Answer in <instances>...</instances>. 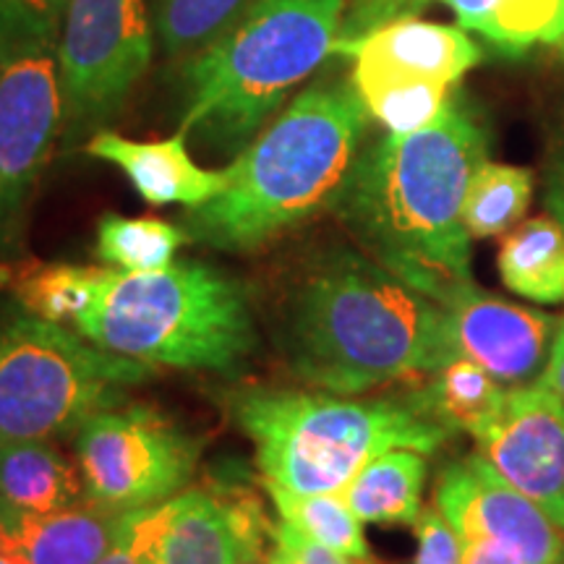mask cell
Returning <instances> with one entry per match:
<instances>
[{
    "label": "cell",
    "instance_id": "obj_9",
    "mask_svg": "<svg viewBox=\"0 0 564 564\" xmlns=\"http://www.w3.org/2000/svg\"><path fill=\"white\" fill-rule=\"evenodd\" d=\"M55 42L0 30V262L19 249L26 207L63 129Z\"/></svg>",
    "mask_w": 564,
    "mask_h": 564
},
{
    "label": "cell",
    "instance_id": "obj_16",
    "mask_svg": "<svg viewBox=\"0 0 564 564\" xmlns=\"http://www.w3.org/2000/svg\"><path fill=\"white\" fill-rule=\"evenodd\" d=\"M333 53L350 55L356 63H369L377 68L426 76L453 87L481 58V51L463 26L434 24L415 17L394 19L364 37L335 42Z\"/></svg>",
    "mask_w": 564,
    "mask_h": 564
},
{
    "label": "cell",
    "instance_id": "obj_39",
    "mask_svg": "<svg viewBox=\"0 0 564 564\" xmlns=\"http://www.w3.org/2000/svg\"><path fill=\"white\" fill-rule=\"evenodd\" d=\"M0 564H21L17 560H9V556H0Z\"/></svg>",
    "mask_w": 564,
    "mask_h": 564
},
{
    "label": "cell",
    "instance_id": "obj_7",
    "mask_svg": "<svg viewBox=\"0 0 564 564\" xmlns=\"http://www.w3.org/2000/svg\"><path fill=\"white\" fill-rule=\"evenodd\" d=\"M158 369L97 348L66 324L0 308V444L76 434L89 415L118 408Z\"/></svg>",
    "mask_w": 564,
    "mask_h": 564
},
{
    "label": "cell",
    "instance_id": "obj_13",
    "mask_svg": "<svg viewBox=\"0 0 564 564\" xmlns=\"http://www.w3.org/2000/svg\"><path fill=\"white\" fill-rule=\"evenodd\" d=\"M444 308L453 322L460 358L478 364L502 384H539L552 356L560 316L499 299L476 282Z\"/></svg>",
    "mask_w": 564,
    "mask_h": 564
},
{
    "label": "cell",
    "instance_id": "obj_10",
    "mask_svg": "<svg viewBox=\"0 0 564 564\" xmlns=\"http://www.w3.org/2000/svg\"><path fill=\"white\" fill-rule=\"evenodd\" d=\"M87 499L116 512L178 497L194 478L202 442L150 405H118L76 429Z\"/></svg>",
    "mask_w": 564,
    "mask_h": 564
},
{
    "label": "cell",
    "instance_id": "obj_40",
    "mask_svg": "<svg viewBox=\"0 0 564 564\" xmlns=\"http://www.w3.org/2000/svg\"><path fill=\"white\" fill-rule=\"evenodd\" d=\"M556 47H560V53L564 55V37H562V42H560V45H556Z\"/></svg>",
    "mask_w": 564,
    "mask_h": 564
},
{
    "label": "cell",
    "instance_id": "obj_21",
    "mask_svg": "<svg viewBox=\"0 0 564 564\" xmlns=\"http://www.w3.org/2000/svg\"><path fill=\"white\" fill-rule=\"evenodd\" d=\"M444 3L460 21L494 42L499 51L520 55L533 45H560L564 37V0H421Z\"/></svg>",
    "mask_w": 564,
    "mask_h": 564
},
{
    "label": "cell",
    "instance_id": "obj_20",
    "mask_svg": "<svg viewBox=\"0 0 564 564\" xmlns=\"http://www.w3.org/2000/svg\"><path fill=\"white\" fill-rule=\"evenodd\" d=\"M426 474V455L392 449L366 465L340 494L361 523L415 525L423 512Z\"/></svg>",
    "mask_w": 564,
    "mask_h": 564
},
{
    "label": "cell",
    "instance_id": "obj_22",
    "mask_svg": "<svg viewBox=\"0 0 564 564\" xmlns=\"http://www.w3.org/2000/svg\"><path fill=\"white\" fill-rule=\"evenodd\" d=\"M497 264L514 295L544 306L564 303V228L554 217H533L507 232Z\"/></svg>",
    "mask_w": 564,
    "mask_h": 564
},
{
    "label": "cell",
    "instance_id": "obj_24",
    "mask_svg": "<svg viewBox=\"0 0 564 564\" xmlns=\"http://www.w3.org/2000/svg\"><path fill=\"white\" fill-rule=\"evenodd\" d=\"M421 390L440 421L447 423L455 434H470L476 442L499 419L507 400L502 382L468 358H457L432 373V382Z\"/></svg>",
    "mask_w": 564,
    "mask_h": 564
},
{
    "label": "cell",
    "instance_id": "obj_34",
    "mask_svg": "<svg viewBox=\"0 0 564 564\" xmlns=\"http://www.w3.org/2000/svg\"><path fill=\"white\" fill-rule=\"evenodd\" d=\"M539 384L546 387V390H552L556 398L564 403V316L560 319V329H556L552 356H549L546 371L541 373Z\"/></svg>",
    "mask_w": 564,
    "mask_h": 564
},
{
    "label": "cell",
    "instance_id": "obj_30",
    "mask_svg": "<svg viewBox=\"0 0 564 564\" xmlns=\"http://www.w3.org/2000/svg\"><path fill=\"white\" fill-rule=\"evenodd\" d=\"M421 9V0H350V6H345L337 42L364 37V34L379 30V26L390 24L394 19L415 17Z\"/></svg>",
    "mask_w": 564,
    "mask_h": 564
},
{
    "label": "cell",
    "instance_id": "obj_26",
    "mask_svg": "<svg viewBox=\"0 0 564 564\" xmlns=\"http://www.w3.org/2000/svg\"><path fill=\"white\" fill-rule=\"evenodd\" d=\"M264 486L280 520L291 523L295 531L306 533L316 544L333 549L350 562L369 560L364 523L345 502L343 494H293L272 484Z\"/></svg>",
    "mask_w": 564,
    "mask_h": 564
},
{
    "label": "cell",
    "instance_id": "obj_27",
    "mask_svg": "<svg viewBox=\"0 0 564 564\" xmlns=\"http://www.w3.org/2000/svg\"><path fill=\"white\" fill-rule=\"evenodd\" d=\"M186 241V230L158 217L105 215L97 225V257L123 272L162 270Z\"/></svg>",
    "mask_w": 564,
    "mask_h": 564
},
{
    "label": "cell",
    "instance_id": "obj_19",
    "mask_svg": "<svg viewBox=\"0 0 564 564\" xmlns=\"http://www.w3.org/2000/svg\"><path fill=\"white\" fill-rule=\"evenodd\" d=\"M108 272L82 264L0 262V288L11 291L30 314L74 329L100 299Z\"/></svg>",
    "mask_w": 564,
    "mask_h": 564
},
{
    "label": "cell",
    "instance_id": "obj_3",
    "mask_svg": "<svg viewBox=\"0 0 564 564\" xmlns=\"http://www.w3.org/2000/svg\"><path fill=\"white\" fill-rule=\"evenodd\" d=\"M369 110L356 87H312L228 165V188L188 209V241L253 251L335 204L358 158Z\"/></svg>",
    "mask_w": 564,
    "mask_h": 564
},
{
    "label": "cell",
    "instance_id": "obj_35",
    "mask_svg": "<svg viewBox=\"0 0 564 564\" xmlns=\"http://www.w3.org/2000/svg\"><path fill=\"white\" fill-rule=\"evenodd\" d=\"M546 207H549V212H552L554 220L562 223V228H564V147L556 152L552 167H549Z\"/></svg>",
    "mask_w": 564,
    "mask_h": 564
},
{
    "label": "cell",
    "instance_id": "obj_5",
    "mask_svg": "<svg viewBox=\"0 0 564 564\" xmlns=\"http://www.w3.org/2000/svg\"><path fill=\"white\" fill-rule=\"evenodd\" d=\"M345 0H257L183 70L181 131L212 154L238 158L285 97L333 53Z\"/></svg>",
    "mask_w": 564,
    "mask_h": 564
},
{
    "label": "cell",
    "instance_id": "obj_2",
    "mask_svg": "<svg viewBox=\"0 0 564 564\" xmlns=\"http://www.w3.org/2000/svg\"><path fill=\"white\" fill-rule=\"evenodd\" d=\"M280 348L301 382L335 394L432 377L460 358L447 308L356 251L327 253L291 288Z\"/></svg>",
    "mask_w": 564,
    "mask_h": 564
},
{
    "label": "cell",
    "instance_id": "obj_41",
    "mask_svg": "<svg viewBox=\"0 0 564 564\" xmlns=\"http://www.w3.org/2000/svg\"><path fill=\"white\" fill-rule=\"evenodd\" d=\"M358 564H371V562H366V560H361V562H358Z\"/></svg>",
    "mask_w": 564,
    "mask_h": 564
},
{
    "label": "cell",
    "instance_id": "obj_32",
    "mask_svg": "<svg viewBox=\"0 0 564 564\" xmlns=\"http://www.w3.org/2000/svg\"><path fill=\"white\" fill-rule=\"evenodd\" d=\"M272 541L285 549V552H291L299 564H350V560H345L343 554L316 544L314 539H308L306 533L295 531V528L291 523H285V520H280V523L274 525Z\"/></svg>",
    "mask_w": 564,
    "mask_h": 564
},
{
    "label": "cell",
    "instance_id": "obj_31",
    "mask_svg": "<svg viewBox=\"0 0 564 564\" xmlns=\"http://www.w3.org/2000/svg\"><path fill=\"white\" fill-rule=\"evenodd\" d=\"M68 0H0V30L42 32L58 37Z\"/></svg>",
    "mask_w": 564,
    "mask_h": 564
},
{
    "label": "cell",
    "instance_id": "obj_36",
    "mask_svg": "<svg viewBox=\"0 0 564 564\" xmlns=\"http://www.w3.org/2000/svg\"><path fill=\"white\" fill-rule=\"evenodd\" d=\"M97 564H139L137 554H133V544H131V528H129V512L121 514V523H118L116 539L105 556Z\"/></svg>",
    "mask_w": 564,
    "mask_h": 564
},
{
    "label": "cell",
    "instance_id": "obj_29",
    "mask_svg": "<svg viewBox=\"0 0 564 564\" xmlns=\"http://www.w3.org/2000/svg\"><path fill=\"white\" fill-rule=\"evenodd\" d=\"M415 539H419V552L413 564H463L465 544L460 533L449 525L440 507L421 512Z\"/></svg>",
    "mask_w": 564,
    "mask_h": 564
},
{
    "label": "cell",
    "instance_id": "obj_37",
    "mask_svg": "<svg viewBox=\"0 0 564 564\" xmlns=\"http://www.w3.org/2000/svg\"><path fill=\"white\" fill-rule=\"evenodd\" d=\"M267 556L270 554L259 552V549H241V552H238L236 564H267Z\"/></svg>",
    "mask_w": 564,
    "mask_h": 564
},
{
    "label": "cell",
    "instance_id": "obj_23",
    "mask_svg": "<svg viewBox=\"0 0 564 564\" xmlns=\"http://www.w3.org/2000/svg\"><path fill=\"white\" fill-rule=\"evenodd\" d=\"M352 87L364 108L390 133H413L434 121L453 100V84L356 63Z\"/></svg>",
    "mask_w": 564,
    "mask_h": 564
},
{
    "label": "cell",
    "instance_id": "obj_6",
    "mask_svg": "<svg viewBox=\"0 0 564 564\" xmlns=\"http://www.w3.org/2000/svg\"><path fill=\"white\" fill-rule=\"evenodd\" d=\"M74 329L97 348L154 369L228 373L257 348L246 285L204 262L110 270L100 299Z\"/></svg>",
    "mask_w": 564,
    "mask_h": 564
},
{
    "label": "cell",
    "instance_id": "obj_1",
    "mask_svg": "<svg viewBox=\"0 0 564 564\" xmlns=\"http://www.w3.org/2000/svg\"><path fill=\"white\" fill-rule=\"evenodd\" d=\"M486 160L489 137L453 97L429 126L358 154L335 209L366 257L447 306L474 285L463 202Z\"/></svg>",
    "mask_w": 564,
    "mask_h": 564
},
{
    "label": "cell",
    "instance_id": "obj_17",
    "mask_svg": "<svg viewBox=\"0 0 564 564\" xmlns=\"http://www.w3.org/2000/svg\"><path fill=\"white\" fill-rule=\"evenodd\" d=\"M121 514L84 499L61 512L24 514L0 502L21 564H97L116 539Z\"/></svg>",
    "mask_w": 564,
    "mask_h": 564
},
{
    "label": "cell",
    "instance_id": "obj_15",
    "mask_svg": "<svg viewBox=\"0 0 564 564\" xmlns=\"http://www.w3.org/2000/svg\"><path fill=\"white\" fill-rule=\"evenodd\" d=\"M87 154L121 167L141 199L154 207L183 204L196 209L220 196L230 183L228 167L207 171L188 154L186 133L171 139L133 141L112 131H100L87 141Z\"/></svg>",
    "mask_w": 564,
    "mask_h": 564
},
{
    "label": "cell",
    "instance_id": "obj_38",
    "mask_svg": "<svg viewBox=\"0 0 564 564\" xmlns=\"http://www.w3.org/2000/svg\"><path fill=\"white\" fill-rule=\"evenodd\" d=\"M267 564H299V562H295V556L291 552H285V549L274 544L270 556H267Z\"/></svg>",
    "mask_w": 564,
    "mask_h": 564
},
{
    "label": "cell",
    "instance_id": "obj_18",
    "mask_svg": "<svg viewBox=\"0 0 564 564\" xmlns=\"http://www.w3.org/2000/svg\"><path fill=\"white\" fill-rule=\"evenodd\" d=\"M87 499L82 474L47 442L0 444V502L24 514L61 512Z\"/></svg>",
    "mask_w": 564,
    "mask_h": 564
},
{
    "label": "cell",
    "instance_id": "obj_12",
    "mask_svg": "<svg viewBox=\"0 0 564 564\" xmlns=\"http://www.w3.org/2000/svg\"><path fill=\"white\" fill-rule=\"evenodd\" d=\"M489 465L564 533V403L541 384L512 387L481 440Z\"/></svg>",
    "mask_w": 564,
    "mask_h": 564
},
{
    "label": "cell",
    "instance_id": "obj_8",
    "mask_svg": "<svg viewBox=\"0 0 564 564\" xmlns=\"http://www.w3.org/2000/svg\"><path fill=\"white\" fill-rule=\"evenodd\" d=\"M152 47L144 0H68L55 42L63 147L105 131L150 68Z\"/></svg>",
    "mask_w": 564,
    "mask_h": 564
},
{
    "label": "cell",
    "instance_id": "obj_14",
    "mask_svg": "<svg viewBox=\"0 0 564 564\" xmlns=\"http://www.w3.org/2000/svg\"><path fill=\"white\" fill-rule=\"evenodd\" d=\"M139 564H236L238 539L215 491H181L154 507L129 510Z\"/></svg>",
    "mask_w": 564,
    "mask_h": 564
},
{
    "label": "cell",
    "instance_id": "obj_28",
    "mask_svg": "<svg viewBox=\"0 0 564 564\" xmlns=\"http://www.w3.org/2000/svg\"><path fill=\"white\" fill-rule=\"evenodd\" d=\"M257 0H154V34L167 55L207 51Z\"/></svg>",
    "mask_w": 564,
    "mask_h": 564
},
{
    "label": "cell",
    "instance_id": "obj_11",
    "mask_svg": "<svg viewBox=\"0 0 564 564\" xmlns=\"http://www.w3.org/2000/svg\"><path fill=\"white\" fill-rule=\"evenodd\" d=\"M436 507L463 541H499L525 564H564V533L541 507L507 484L481 453L444 470Z\"/></svg>",
    "mask_w": 564,
    "mask_h": 564
},
{
    "label": "cell",
    "instance_id": "obj_4",
    "mask_svg": "<svg viewBox=\"0 0 564 564\" xmlns=\"http://www.w3.org/2000/svg\"><path fill=\"white\" fill-rule=\"evenodd\" d=\"M232 415L253 442L264 484L293 494H340L379 455H434L455 436L423 390L382 398L246 390Z\"/></svg>",
    "mask_w": 564,
    "mask_h": 564
},
{
    "label": "cell",
    "instance_id": "obj_25",
    "mask_svg": "<svg viewBox=\"0 0 564 564\" xmlns=\"http://www.w3.org/2000/svg\"><path fill=\"white\" fill-rule=\"evenodd\" d=\"M533 196V175L525 167L486 160L468 183L463 223L470 238L507 236L523 223Z\"/></svg>",
    "mask_w": 564,
    "mask_h": 564
},
{
    "label": "cell",
    "instance_id": "obj_33",
    "mask_svg": "<svg viewBox=\"0 0 564 564\" xmlns=\"http://www.w3.org/2000/svg\"><path fill=\"white\" fill-rule=\"evenodd\" d=\"M465 556L463 564H525L512 549L499 544L491 539H470L463 541Z\"/></svg>",
    "mask_w": 564,
    "mask_h": 564
}]
</instances>
